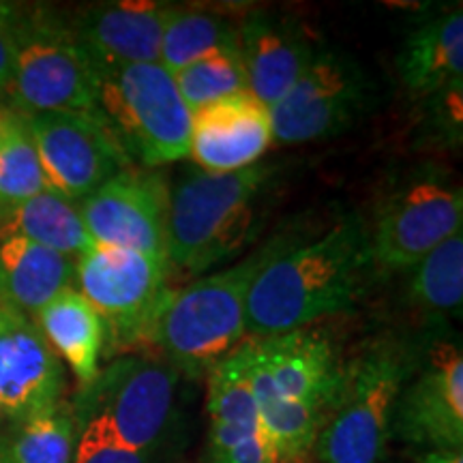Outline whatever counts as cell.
<instances>
[{
    "instance_id": "obj_28",
    "label": "cell",
    "mask_w": 463,
    "mask_h": 463,
    "mask_svg": "<svg viewBox=\"0 0 463 463\" xmlns=\"http://www.w3.org/2000/svg\"><path fill=\"white\" fill-rule=\"evenodd\" d=\"M172 78L191 114L228 97L249 92L239 50L215 52L200 58L172 73Z\"/></svg>"
},
{
    "instance_id": "obj_27",
    "label": "cell",
    "mask_w": 463,
    "mask_h": 463,
    "mask_svg": "<svg viewBox=\"0 0 463 463\" xmlns=\"http://www.w3.org/2000/svg\"><path fill=\"white\" fill-rule=\"evenodd\" d=\"M48 189L26 116L0 114V217Z\"/></svg>"
},
{
    "instance_id": "obj_8",
    "label": "cell",
    "mask_w": 463,
    "mask_h": 463,
    "mask_svg": "<svg viewBox=\"0 0 463 463\" xmlns=\"http://www.w3.org/2000/svg\"><path fill=\"white\" fill-rule=\"evenodd\" d=\"M178 380L164 358L129 352L82 386L75 402L99 414L125 447L159 459L176 419Z\"/></svg>"
},
{
    "instance_id": "obj_22",
    "label": "cell",
    "mask_w": 463,
    "mask_h": 463,
    "mask_svg": "<svg viewBox=\"0 0 463 463\" xmlns=\"http://www.w3.org/2000/svg\"><path fill=\"white\" fill-rule=\"evenodd\" d=\"M34 322L80 384L89 386L99 375V361L106 350V324L78 289L67 288L56 294L34 316Z\"/></svg>"
},
{
    "instance_id": "obj_21",
    "label": "cell",
    "mask_w": 463,
    "mask_h": 463,
    "mask_svg": "<svg viewBox=\"0 0 463 463\" xmlns=\"http://www.w3.org/2000/svg\"><path fill=\"white\" fill-rule=\"evenodd\" d=\"M75 260L20 236L0 239V303L33 317L62 289L75 288Z\"/></svg>"
},
{
    "instance_id": "obj_12",
    "label": "cell",
    "mask_w": 463,
    "mask_h": 463,
    "mask_svg": "<svg viewBox=\"0 0 463 463\" xmlns=\"http://www.w3.org/2000/svg\"><path fill=\"white\" fill-rule=\"evenodd\" d=\"M391 439L410 449L463 450V354L459 344L436 339L399 392Z\"/></svg>"
},
{
    "instance_id": "obj_2",
    "label": "cell",
    "mask_w": 463,
    "mask_h": 463,
    "mask_svg": "<svg viewBox=\"0 0 463 463\" xmlns=\"http://www.w3.org/2000/svg\"><path fill=\"white\" fill-rule=\"evenodd\" d=\"M279 234L234 264L167 289L146 344L181 375L202 378L249 337L247 303L260 270L292 242Z\"/></svg>"
},
{
    "instance_id": "obj_23",
    "label": "cell",
    "mask_w": 463,
    "mask_h": 463,
    "mask_svg": "<svg viewBox=\"0 0 463 463\" xmlns=\"http://www.w3.org/2000/svg\"><path fill=\"white\" fill-rule=\"evenodd\" d=\"M7 236H20L73 260L95 245L78 204L50 189L0 217V239Z\"/></svg>"
},
{
    "instance_id": "obj_20",
    "label": "cell",
    "mask_w": 463,
    "mask_h": 463,
    "mask_svg": "<svg viewBox=\"0 0 463 463\" xmlns=\"http://www.w3.org/2000/svg\"><path fill=\"white\" fill-rule=\"evenodd\" d=\"M397 73L405 90L420 99L463 82L461 5L425 17L405 34L397 56Z\"/></svg>"
},
{
    "instance_id": "obj_17",
    "label": "cell",
    "mask_w": 463,
    "mask_h": 463,
    "mask_svg": "<svg viewBox=\"0 0 463 463\" xmlns=\"http://www.w3.org/2000/svg\"><path fill=\"white\" fill-rule=\"evenodd\" d=\"M322 45L288 15L253 11L239 22V54L249 95L273 108L292 90Z\"/></svg>"
},
{
    "instance_id": "obj_19",
    "label": "cell",
    "mask_w": 463,
    "mask_h": 463,
    "mask_svg": "<svg viewBox=\"0 0 463 463\" xmlns=\"http://www.w3.org/2000/svg\"><path fill=\"white\" fill-rule=\"evenodd\" d=\"M174 5L167 3H97L75 20L78 37L92 69L159 62L161 39Z\"/></svg>"
},
{
    "instance_id": "obj_34",
    "label": "cell",
    "mask_w": 463,
    "mask_h": 463,
    "mask_svg": "<svg viewBox=\"0 0 463 463\" xmlns=\"http://www.w3.org/2000/svg\"><path fill=\"white\" fill-rule=\"evenodd\" d=\"M277 463H316L314 457H307V459H286V461H277Z\"/></svg>"
},
{
    "instance_id": "obj_13",
    "label": "cell",
    "mask_w": 463,
    "mask_h": 463,
    "mask_svg": "<svg viewBox=\"0 0 463 463\" xmlns=\"http://www.w3.org/2000/svg\"><path fill=\"white\" fill-rule=\"evenodd\" d=\"M26 123L48 189L73 204L129 165L95 112H43Z\"/></svg>"
},
{
    "instance_id": "obj_33",
    "label": "cell",
    "mask_w": 463,
    "mask_h": 463,
    "mask_svg": "<svg viewBox=\"0 0 463 463\" xmlns=\"http://www.w3.org/2000/svg\"><path fill=\"white\" fill-rule=\"evenodd\" d=\"M9 425H11V422L7 420V416H5L3 405H0V442H3V436H5V431L9 430Z\"/></svg>"
},
{
    "instance_id": "obj_15",
    "label": "cell",
    "mask_w": 463,
    "mask_h": 463,
    "mask_svg": "<svg viewBox=\"0 0 463 463\" xmlns=\"http://www.w3.org/2000/svg\"><path fill=\"white\" fill-rule=\"evenodd\" d=\"M204 463H277L249 378L245 341L206 373Z\"/></svg>"
},
{
    "instance_id": "obj_6",
    "label": "cell",
    "mask_w": 463,
    "mask_h": 463,
    "mask_svg": "<svg viewBox=\"0 0 463 463\" xmlns=\"http://www.w3.org/2000/svg\"><path fill=\"white\" fill-rule=\"evenodd\" d=\"M9 95L15 112H89L97 108V75L73 26L45 7H17Z\"/></svg>"
},
{
    "instance_id": "obj_11",
    "label": "cell",
    "mask_w": 463,
    "mask_h": 463,
    "mask_svg": "<svg viewBox=\"0 0 463 463\" xmlns=\"http://www.w3.org/2000/svg\"><path fill=\"white\" fill-rule=\"evenodd\" d=\"M372 80L352 56L333 48H320L270 112L273 140L307 144L339 136L367 112Z\"/></svg>"
},
{
    "instance_id": "obj_32",
    "label": "cell",
    "mask_w": 463,
    "mask_h": 463,
    "mask_svg": "<svg viewBox=\"0 0 463 463\" xmlns=\"http://www.w3.org/2000/svg\"><path fill=\"white\" fill-rule=\"evenodd\" d=\"M412 463H463V450H425L410 453Z\"/></svg>"
},
{
    "instance_id": "obj_26",
    "label": "cell",
    "mask_w": 463,
    "mask_h": 463,
    "mask_svg": "<svg viewBox=\"0 0 463 463\" xmlns=\"http://www.w3.org/2000/svg\"><path fill=\"white\" fill-rule=\"evenodd\" d=\"M408 300L431 317L461 316L463 234L450 236L408 270Z\"/></svg>"
},
{
    "instance_id": "obj_30",
    "label": "cell",
    "mask_w": 463,
    "mask_h": 463,
    "mask_svg": "<svg viewBox=\"0 0 463 463\" xmlns=\"http://www.w3.org/2000/svg\"><path fill=\"white\" fill-rule=\"evenodd\" d=\"M430 101V129L438 133L439 140L449 144H461V120H463V82L427 97Z\"/></svg>"
},
{
    "instance_id": "obj_16",
    "label": "cell",
    "mask_w": 463,
    "mask_h": 463,
    "mask_svg": "<svg viewBox=\"0 0 463 463\" xmlns=\"http://www.w3.org/2000/svg\"><path fill=\"white\" fill-rule=\"evenodd\" d=\"M65 367L33 317L0 303V405L14 422L62 402Z\"/></svg>"
},
{
    "instance_id": "obj_5",
    "label": "cell",
    "mask_w": 463,
    "mask_h": 463,
    "mask_svg": "<svg viewBox=\"0 0 463 463\" xmlns=\"http://www.w3.org/2000/svg\"><path fill=\"white\" fill-rule=\"evenodd\" d=\"M95 114L127 164L155 170L189 157L191 112L161 62L95 71Z\"/></svg>"
},
{
    "instance_id": "obj_18",
    "label": "cell",
    "mask_w": 463,
    "mask_h": 463,
    "mask_svg": "<svg viewBox=\"0 0 463 463\" xmlns=\"http://www.w3.org/2000/svg\"><path fill=\"white\" fill-rule=\"evenodd\" d=\"M269 108L249 92L191 114L189 159L211 174L239 172L262 161L273 144Z\"/></svg>"
},
{
    "instance_id": "obj_31",
    "label": "cell",
    "mask_w": 463,
    "mask_h": 463,
    "mask_svg": "<svg viewBox=\"0 0 463 463\" xmlns=\"http://www.w3.org/2000/svg\"><path fill=\"white\" fill-rule=\"evenodd\" d=\"M15 5L0 3V90L9 92L11 73H14L15 33H14Z\"/></svg>"
},
{
    "instance_id": "obj_10",
    "label": "cell",
    "mask_w": 463,
    "mask_h": 463,
    "mask_svg": "<svg viewBox=\"0 0 463 463\" xmlns=\"http://www.w3.org/2000/svg\"><path fill=\"white\" fill-rule=\"evenodd\" d=\"M461 225L463 198L453 183L422 172L399 183L367 228L373 270L408 273L427 253L459 234Z\"/></svg>"
},
{
    "instance_id": "obj_1",
    "label": "cell",
    "mask_w": 463,
    "mask_h": 463,
    "mask_svg": "<svg viewBox=\"0 0 463 463\" xmlns=\"http://www.w3.org/2000/svg\"><path fill=\"white\" fill-rule=\"evenodd\" d=\"M369 225L350 215L311 242H289L260 270L249 292V337L314 326L361 298L369 270Z\"/></svg>"
},
{
    "instance_id": "obj_4",
    "label": "cell",
    "mask_w": 463,
    "mask_h": 463,
    "mask_svg": "<svg viewBox=\"0 0 463 463\" xmlns=\"http://www.w3.org/2000/svg\"><path fill=\"white\" fill-rule=\"evenodd\" d=\"M405 341L380 339L345 361L344 384L314 444L316 463H382L397 397L419 364Z\"/></svg>"
},
{
    "instance_id": "obj_7",
    "label": "cell",
    "mask_w": 463,
    "mask_h": 463,
    "mask_svg": "<svg viewBox=\"0 0 463 463\" xmlns=\"http://www.w3.org/2000/svg\"><path fill=\"white\" fill-rule=\"evenodd\" d=\"M245 347L260 419L305 414L326 422L345 375V361L326 333L307 326L247 337Z\"/></svg>"
},
{
    "instance_id": "obj_14",
    "label": "cell",
    "mask_w": 463,
    "mask_h": 463,
    "mask_svg": "<svg viewBox=\"0 0 463 463\" xmlns=\"http://www.w3.org/2000/svg\"><path fill=\"white\" fill-rule=\"evenodd\" d=\"M170 184L164 174L127 165L80 202V215L95 245L133 249L164 258Z\"/></svg>"
},
{
    "instance_id": "obj_3",
    "label": "cell",
    "mask_w": 463,
    "mask_h": 463,
    "mask_svg": "<svg viewBox=\"0 0 463 463\" xmlns=\"http://www.w3.org/2000/svg\"><path fill=\"white\" fill-rule=\"evenodd\" d=\"M275 165L211 174L189 167L170 184L165 253L170 273L187 281L241 251L258 230L260 204L275 181Z\"/></svg>"
},
{
    "instance_id": "obj_9",
    "label": "cell",
    "mask_w": 463,
    "mask_h": 463,
    "mask_svg": "<svg viewBox=\"0 0 463 463\" xmlns=\"http://www.w3.org/2000/svg\"><path fill=\"white\" fill-rule=\"evenodd\" d=\"M170 264L148 253L92 245L75 260L78 292L106 324V344L131 350L146 344L150 324L164 303Z\"/></svg>"
},
{
    "instance_id": "obj_25",
    "label": "cell",
    "mask_w": 463,
    "mask_h": 463,
    "mask_svg": "<svg viewBox=\"0 0 463 463\" xmlns=\"http://www.w3.org/2000/svg\"><path fill=\"white\" fill-rule=\"evenodd\" d=\"M75 438L73 405L61 402L9 425L0 442V463H73Z\"/></svg>"
},
{
    "instance_id": "obj_24",
    "label": "cell",
    "mask_w": 463,
    "mask_h": 463,
    "mask_svg": "<svg viewBox=\"0 0 463 463\" xmlns=\"http://www.w3.org/2000/svg\"><path fill=\"white\" fill-rule=\"evenodd\" d=\"M225 50H239V22L215 9L174 5L159 58L167 71L176 73L200 58Z\"/></svg>"
},
{
    "instance_id": "obj_29",
    "label": "cell",
    "mask_w": 463,
    "mask_h": 463,
    "mask_svg": "<svg viewBox=\"0 0 463 463\" xmlns=\"http://www.w3.org/2000/svg\"><path fill=\"white\" fill-rule=\"evenodd\" d=\"M75 416V453L73 463H155V457L142 455L125 447L99 414L86 405L73 402Z\"/></svg>"
}]
</instances>
